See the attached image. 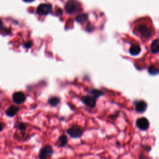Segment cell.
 Instances as JSON below:
<instances>
[{
  "label": "cell",
  "instance_id": "obj_10",
  "mask_svg": "<svg viewBox=\"0 0 159 159\" xmlns=\"http://www.w3.org/2000/svg\"><path fill=\"white\" fill-rule=\"evenodd\" d=\"M147 107V105L144 101H138L135 103V109L137 113H142L146 111Z\"/></svg>",
  "mask_w": 159,
  "mask_h": 159
},
{
  "label": "cell",
  "instance_id": "obj_19",
  "mask_svg": "<svg viewBox=\"0 0 159 159\" xmlns=\"http://www.w3.org/2000/svg\"><path fill=\"white\" fill-rule=\"evenodd\" d=\"M24 47L29 49V48H31L32 46V42L31 41H27V42H26L25 44L23 45Z\"/></svg>",
  "mask_w": 159,
  "mask_h": 159
},
{
  "label": "cell",
  "instance_id": "obj_9",
  "mask_svg": "<svg viewBox=\"0 0 159 159\" xmlns=\"http://www.w3.org/2000/svg\"><path fill=\"white\" fill-rule=\"evenodd\" d=\"M19 110L20 108L18 106L11 105L5 111V114L9 118H13L18 113Z\"/></svg>",
  "mask_w": 159,
  "mask_h": 159
},
{
  "label": "cell",
  "instance_id": "obj_3",
  "mask_svg": "<svg viewBox=\"0 0 159 159\" xmlns=\"http://www.w3.org/2000/svg\"><path fill=\"white\" fill-rule=\"evenodd\" d=\"M54 154V150L52 146L50 144H46L42 147L39 151V159H51Z\"/></svg>",
  "mask_w": 159,
  "mask_h": 159
},
{
  "label": "cell",
  "instance_id": "obj_14",
  "mask_svg": "<svg viewBox=\"0 0 159 159\" xmlns=\"http://www.w3.org/2000/svg\"><path fill=\"white\" fill-rule=\"evenodd\" d=\"M141 51V47L137 45H134L129 49V53L132 55H137L140 54Z\"/></svg>",
  "mask_w": 159,
  "mask_h": 159
},
{
  "label": "cell",
  "instance_id": "obj_1",
  "mask_svg": "<svg viewBox=\"0 0 159 159\" xmlns=\"http://www.w3.org/2000/svg\"><path fill=\"white\" fill-rule=\"evenodd\" d=\"M136 31L139 35L144 38H149L152 34L153 30L149 25L141 23L136 26Z\"/></svg>",
  "mask_w": 159,
  "mask_h": 159
},
{
  "label": "cell",
  "instance_id": "obj_11",
  "mask_svg": "<svg viewBox=\"0 0 159 159\" xmlns=\"http://www.w3.org/2000/svg\"><path fill=\"white\" fill-rule=\"evenodd\" d=\"M68 142V140L67 136L66 134H62L60 135L59 139H58L57 146L60 148H63L67 145Z\"/></svg>",
  "mask_w": 159,
  "mask_h": 159
},
{
  "label": "cell",
  "instance_id": "obj_13",
  "mask_svg": "<svg viewBox=\"0 0 159 159\" xmlns=\"http://www.w3.org/2000/svg\"><path fill=\"white\" fill-rule=\"evenodd\" d=\"M27 126L28 125L23 122H16V124H14V127H15V129H16L22 133L25 132Z\"/></svg>",
  "mask_w": 159,
  "mask_h": 159
},
{
  "label": "cell",
  "instance_id": "obj_20",
  "mask_svg": "<svg viewBox=\"0 0 159 159\" xmlns=\"http://www.w3.org/2000/svg\"><path fill=\"white\" fill-rule=\"evenodd\" d=\"M5 127V124L3 123V122H1V127H0V129H1V131H3V130L4 129Z\"/></svg>",
  "mask_w": 159,
  "mask_h": 159
},
{
  "label": "cell",
  "instance_id": "obj_12",
  "mask_svg": "<svg viewBox=\"0 0 159 159\" xmlns=\"http://www.w3.org/2000/svg\"><path fill=\"white\" fill-rule=\"evenodd\" d=\"M48 104L52 107H56L60 103V99L58 96H52L49 98Z\"/></svg>",
  "mask_w": 159,
  "mask_h": 159
},
{
  "label": "cell",
  "instance_id": "obj_7",
  "mask_svg": "<svg viewBox=\"0 0 159 159\" xmlns=\"http://www.w3.org/2000/svg\"><path fill=\"white\" fill-rule=\"evenodd\" d=\"M13 102L15 105H21L25 102L26 96L24 93L21 91H18L14 93L13 95Z\"/></svg>",
  "mask_w": 159,
  "mask_h": 159
},
{
  "label": "cell",
  "instance_id": "obj_6",
  "mask_svg": "<svg viewBox=\"0 0 159 159\" xmlns=\"http://www.w3.org/2000/svg\"><path fill=\"white\" fill-rule=\"evenodd\" d=\"M52 7L50 4H40L37 8V13L39 15L44 16L51 13Z\"/></svg>",
  "mask_w": 159,
  "mask_h": 159
},
{
  "label": "cell",
  "instance_id": "obj_17",
  "mask_svg": "<svg viewBox=\"0 0 159 159\" xmlns=\"http://www.w3.org/2000/svg\"><path fill=\"white\" fill-rule=\"evenodd\" d=\"M88 18V14H79V15H78L76 17L75 19H76V21H77L78 23H83L85 22V21H87Z\"/></svg>",
  "mask_w": 159,
  "mask_h": 159
},
{
  "label": "cell",
  "instance_id": "obj_21",
  "mask_svg": "<svg viewBox=\"0 0 159 159\" xmlns=\"http://www.w3.org/2000/svg\"><path fill=\"white\" fill-rule=\"evenodd\" d=\"M57 12H58V14H59V15H61V14H62V13H63V11H62V10L61 9L58 10Z\"/></svg>",
  "mask_w": 159,
  "mask_h": 159
},
{
  "label": "cell",
  "instance_id": "obj_22",
  "mask_svg": "<svg viewBox=\"0 0 159 159\" xmlns=\"http://www.w3.org/2000/svg\"><path fill=\"white\" fill-rule=\"evenodd\" d=\"M23 1L26 3H31V2H32L34 0H23Z\"/></svg>",
  "mask_w": 159,
  "mask_h": 159
},
{
  "label": "cell",
  "instance_id": "obj_2",
  "mask_svg": "<svg viewBox=\"0 0 159 159\" xmlns=\"http://www.w3.org/2000/svg\"><path fill=\"white\" fill-rule=\"evenodd\" d=\"M66 132L72 139H80L83 135L84 130L78 125H73L66 130Z\"/></svg>",
  "mask_w": 159,
  "mask_h": 159
},
{
  "label": "cell",
  "instance_id": "obj_18",
  "mask_svg": "<svg viewBox=\"0 0 159 159\" xmlns=\"http://www.w3.org/2000/svg\"><path fill=\"white\" fill-rule=\"evenodd\" d=\"M149 74L151 75H156L158 73L159 71L154 66H150V67L149 68Z\"/></svg>",
  "mask_w": 159,
  "mask_h": 159
},
{
  "label": "cell",
  "instance_id": "obj_16",
  "mask_svg": "<svg viewBox=\"0 0 159 159\" xmlns=\"http://www.w3.org/2000/svg\"><path fill=\"white\" fill-rule=\"evenodd\" d=\"M90 94L93 97H95L96 99L104 95V93L102 91L99 90H96V89H93L91 90L90 91Z\"/></svg>",
  "mask_w": 159,
  "mask_h": 159
},
{
  "label": "cell",
  "instance_id": "obj_8",
  "mask_svg": "<svg viewBox=\"0 0 159 159\" xmlns=\"http://www.w3.org/2000/svg\"><path fill=\"white\" fill-rule=\"evenodd\" d=\"M136 126L140 130L146 131L149 127V122L146 118H140L136 121Z\"/></svg>",
  "mask_w": 159,
  "mask_h": 159
},
{
  "label": "cell",
  "instance_id": "obj_4",
  "mask_svg": "<svg viewBox=\"0 0 159 159\" xmlns=\"http://www.w3.org/2000/svg\"><path fill=\"white\" fill-rule=\"evenodd\" d=\"M80 10V4L76 0H70L66 5V10L68 13H75Z\"/></svg>",
  "mask_w": 159,
  "mask_h": 159
},
{
  "label": "cell",
  "instance_id": "obj_23",
  "mask_svg": "<svg viewBox=\"0 0 159 159\" xmlns=\"http://www.w3.org/2000/svg\"><path fill=\"white\" fill-rule=\"evenodd\" d=\"M10 159H13V158H10Z\"/></svg>",
  "mask_w": 159,
  "mask_h": 159
},
{
  "label": "cell",
  "instance_id": "obj_15",
  "mask_svg": "<svg viewBox=\"0 0 159 159\" xmlns=\"http://www.w3.org/2000/svg\"><path fill=\"white\" fill-rule=\"evenodd\" d=\"M151 51L152 53L155 54L159 52V39L155 40L152 44H151Z\"/></svg>",
  "mask_w": 159,
  "mask_h": 159
},
{
  "label": "cell",
  "instance_id": "obj_5",
  "mask_svg": "<svg viewBox=\"0 0 159 159\" xmlns=\"http://www.w3.org/2000/svg\"><path fill=\"white\" fill-rule=\"evenodd\" d=\"M81 101L84 105L91 108V109H93V108L96 107V99L91 95L82 96L81 98Z\"/></svg>",
  "mask_w": 159,
  "mask_h": 159
}]
</instances>
